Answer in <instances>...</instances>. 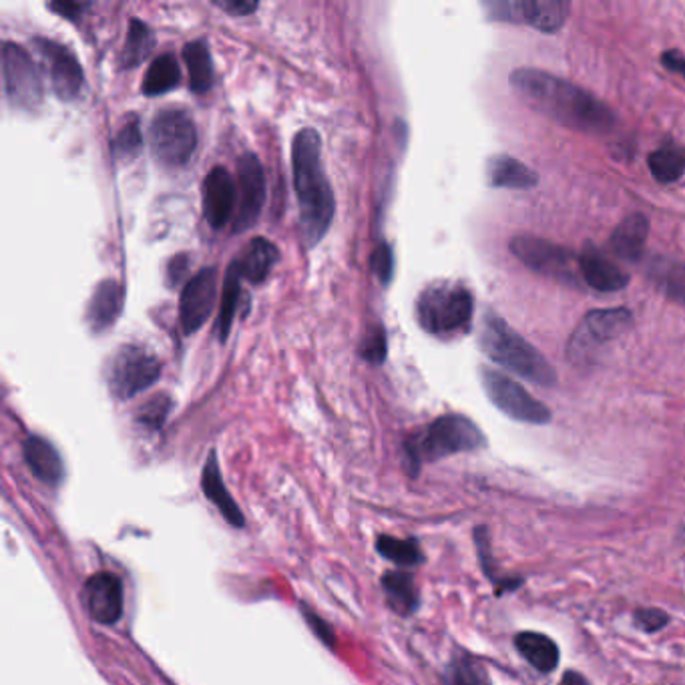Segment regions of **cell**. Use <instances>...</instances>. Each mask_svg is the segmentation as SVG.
Listing matches in <instances>:
<instances>
[{
	"instance_id": "f546056e",
	"label": "cell",
	"mask_w": 685,
	"mask_h": 685,
	"mask_svg": "<svg viewBox=\"0 0 685 685\" xmlns=\"http://www.w3.org/2000/svg\"><path fill=\"white\" fill-rule=\"evenodd\" d=\"M649 172L659 184H673L685 173V147L663 146L647 159Z\"/></svg>"
},
{
	"instance_id": "1f68e13d",
	"label": "cell",
	"mask_w": 685,
	"mask_h": 685,
	"mask_svg": "<svg viewBox=\"0 0 685 685\" xmlns=\"http://www.w3.org/2000/svg\"><path fill=\"white\" fill-rule=\"evenodd\" d=\"M151 47H153L151 28L147 27L146 23L133 18L127 30L125 47L121 51V66L133 68V66L141 65V61L149 54Z\"/></svg>"
},
{
	"instance_id": "83f0119b",
	"label": "cell",
	"mask_w": 685,
	"mask_h": 685,
	"mask_svg": "<svg viewBox=\"0 0 685 685\" xmlns=\"http://www.w3.org/2000/svg\"><path fill=\"white\" fill-rule=\"evenodd\" d=\"M184 61L189 73V85L194 91L203 95L213 85V65H211L210 47L205 40H191L184 49Z\"/></svg>"
},
{
	"instance_id": "ab89813d",
	"label": "cell",
	"mask_w": 685,
	"mask_h": 685,
	"mask_svg": "<svg viewBox=\"0 0 685 685\" xmlns=\"http://www.w3.org/2000/svg\"><path fill=\"white\" fill-rule=\"evenodd\" d=\"M635 621L644 632H658L663 625H668L670 618L658 609H642V611H637Z\"/></svg>"
},
{
	"instance_id": "7a4b0ae2",
	"label": "cell",
	"mask_w": 685,
	"mask_h": 685,
	"mask_svg": "<svg viewBox=\"0 0 685 685\" xmlns=\"http://www.w3.org/2000/svg\"><path fill=\"white\" fill-rule=\"evenodd\" d=\"M294 189L300 205L303 241L316 246L326 236L334 220L336 201L322 165V144L314 129L306 127L291 141Z\"/></svg>"
},
{
	"instance_id": "30bf717a",
	"label": "cell",
	"mask_w": 685,
	"mask_h": 685,
	"mask_svg": "<svg viewBox=\"0 0 685 685\" xmlns=\"http://www.w3.org/2000/svg\"><path fill=\"white\" fill-rule=\"evenodd\" d=\"M481 383L490 402L501 410L502 414L511 416L513 421L527 424H547L551 421V410L539 402L535 396L513 378L490 369H481Z\"/></svg>"
},
{
	"instance_id": "4fadbf2b",
	"label": "cell",
	"mask_w": 685,
	"mask_h": 685,
	"mask_svg": "<svg viewBox=\"0 0 685 685\" xmlns=\"http://www.w3.org/2000/svg\"><path fill=\"white\" fill-rule=\"evenodd\" d=\"M35 49L47 65L57 97L63 101H75L85 87V73L79 59L65 45H59L54 40L35 39Z\"/></svg>"
},
{
	"instance_id": "ac0fdd59",
	"label": "cell",
	"mask_w": 685,
	"mask_h": 685,
	"mask_svg": "<svg viewBox=\"0 0 685 685\" xmlns=\"http://www.w3.org/2000/svg\"><path fill=\"white\" fill-rule=\"evenodd\" d=\"M581 277L589 288L599 291H620L630 284V276L620 265L607 260L594 246H585L580 253Z\"/></svg>"
},
{
	"instance_id": "8d00e7d4",
	"label": "cell",
	"mask_w": 685,
	"mask_h": 685,
	"mask_svg": "<svg viewBox=\"0 0 685 685\" xmlns=\"http://www.w3.org/2000/svg\"><path fill=\"white\" fill-rule=\"evenodd\" d=\"M386 350H388V344H386V332L383 326H370L369 334L360 344V357L372 364H383Z\"/></svg>"
},
{
	"instance_id": "5bb4252c",
	"label": "cell",
	"mask_w": 685,
	"mask_h": 685,
	"mask_svg": "<svg viewBox=\"0 0 685 685\" xmlns=\"http://www.w3.org/2000/svg\"><path fill=\"white\" fill-rule=\"evenodd\" d=\"M217 296V270L203 267L185 284L179 300V322L185 334L198 332L210 317Z\"/></svg>"
},
{
	"instance_id": "2e32d148",
	"label": "cell",
	"mask_w": 685,
	"mask_h": 685,
	"mask_svg": "<svg viewBox=\"0 0 685 685\" xmlns=\"http://www.w3.org/2000/svg\"><path fill=\"white\" fill-rule=\"evenodd\" d=\"M85 609L92 621L101 625H113L123 615V585L113 573H97L85 583L83 589Z\"/></svg>"
},
{
	"instance_id": "603a6c76",
	"label": "cell",
	"mask_w": 685,
	"mask_h": 685,
	"mask_svg": "<svg viewBox=\"0 0 685 685\" xmlns=\"http://www.w3.org/2000/svg\"><path fill=\"white\" fill-rule=\"evenodd\" d=\"M647 234H649V224H647L646 215L633 213L615 227V232L609 238V248L621 260L637 262L642 260L646 250Z\"/></svg>"
},
{
	"instance_id": "6da1fadb",
	"label": "cell",
	"mask_w": 685,
	"mask_h": 685,
	"mask_svg": "<svg viewBox=\"0 0 685 685\" xmlns=\"http://www.w3.org/2000/svg\"><path fill=\"white\" fill-rule=\"evenodd\" d=\"M516 95L540 115L566 129L606 133L615 127V115L594 92L539 68H516L511 75Z\"/></svg>"
},
{
	"instance_id": "b9f144b4",
	"label": "cell",
	"mask_w": 685,
	"mask_h": 685,
	"mask_svg": "<svg viewBox=\"0 0 685 685\" xmlns=\"http://www.w3.org/2000/svg\"><path fill=\"white\" fill-rule=\"evenodd\" d=\"M187 258L185 256H175L170 265H167V284H170V288H175L179 282H182V277H184L185 272H187Z\"/></svg>"
},
{
	"instance_id": "7402d4cb",
	"label": "cell",
	"mask_w": 685,
	"mask_h": 685,
	"mask_svg": "<svg viewBox=\"0 0 685 685\" xmlns=\"http://www.w3.org/2000/svg\"><path fill=\"white\" fill-rule=\"evenodd\" d=\"M277 260H279V250L276 244H272L270 239L256 238L251 239L248 248L239 253L234 265L238 267L241 279L250 284H262L265 277L272 274Z\"/></svg>"
},
{
	"instance_id": "277c9868",
	"label": "cell",
	"mask_w": 685,
	"mask_h": 685,
	"mask_svg": "<svg viewBox=\"0 0 685 685\" xmlns=\"http://www.w3.org/2000/svg\"><path fill=\"white\" fill-rule=\"evenodd\" d=\"M487 445V438L475 422L462 414H447L431 422L424 431L410 436L404 445L407 466L416 475L422 462L447 459L461 452H475Z\"/></svg>"
},
{
	"instance_id": "74e56055",
	"label": "cell",
	"mask_w": 685,
	"mask_h": 685,
	"mask_svg": "<svg viewBox=\"0 0 685 685\" xmlns=\"http://www.w3.org/2000/svg\"><path fill=\"white\" fill-rule=\"evenodd\" d=\"M370 267H372L374 276L381 279L383 286L390 284L393 274H395V253H393V248L388 244H381L374 250L372 258H370Z\"/></svg>"
},
{
	"instance_id": "f6af8a7d",
	"label": "cell",
	"mask_w": 685,
	"mask_h": 685,
	"mask_svg": "<svg viewBox=\"0 0 685 685\" xmlns=\"http://www.w3.org/2000/svg\"><path fill=\"white\" fill-rule=\"evenodd\" d=\"M561 685H589L587 684V680L580 675V673L569 672L565 673V677H563V682Z\"/></svg>"
},
{
	"instance_id": "f35d334b",
	"label": "cell",
	"mask_w": 685,
	"mask_h": 685,
	"mask_svg": "<svg viewBox=\"0 0 685 685\" xmlns=\"http://www.w3.org/2000/svg\"><path fill=\"white\" fill-rule=\"evenodd\" d=\"M300 609H302L303 620L310 625V630L316 633L317 639L328 647H334V633L329 630L328 623L316 615L310 607L300 606Z\"/></svg>"
},
{
	"instance_id": "4316f807",
	"label": "cell",
	"mask_w": 685,
	"mask_h": 685,
	"mask_svg": "<svg viewBox=\"0 0 685 685\" xmlns=\"http://www.w3.org/2000/svg\"><path fill=\"white\" fill-rule=\"evenodd\" d=\"M647 276L668 298L685 306V264L672 258H653L647 264Z\"/></svg>"
},
{
	"instance_id": "4dcf8cb0",
	"label": "cell",
	"mask_w": 685,
	"mask_h": 685,
	"mask_svg": "<svg viewBox=\"0 0 685 685\" xmlns=\"http://www.w3.org/2000/svg\"><path fill=\"white\" fill-rule=\"evenodd\" d=\"M239 302H241V276H239L238 267L232 264L225 274L224 298H222V308L217 317V332H220L222 342H225L229 336Z\"/></svg>"
},
{
	"instance_id": "836d02e7",
	"label": "cell",
	"mask_w": 685,
	"mask_h": 685,
	"mask_svg": "<svg viewBox=\"0 0 685 685\" xmlns=\"http://www.w3.org/2000/svg\"><path fill=\"white\" fill-rule=\"evenodd\" d=\"M445 685H490V680L487 670L476 659L461 656L450 661Z\"/></svg>"
},
{
	"instance_id": "3957f363",
	"label": "cell",
	"mask_w": 685,
	"mask_h": 685,
	"mask_svg": "<svg viewBox=\"0 0 685 685\" xmlns=\"http://www.w3.org/2000/svg\"><path fill=\"white\" fill-rule=\"evenodd\" d=\"M478 346L495 364L543 388L557 384L553 366L539 350L516 334L501 316L487 314L478 332Z\"/></svg>"
},
{
	"instance_id": "44dd1931",
	"label": "cell",
	"mask_w": 685,
	"mask_h": 685,
	"mask_svg": "<svg viewBox=\"0 0 685 685\" xmlns=\"http://www.w3.org/2000/svg\"><path fill=\"white\" fill-rule=\"evenodd\" d=\"M201 488H203V495L217 507V511L222 513V516L229 525H234V527H244L246 525L244 514H241L238 505L234 501V497L229 495V490L224 485V478H222V473H220V464H217L215 452H210L208 461L203 464Z\"/></svg>"
},
{
	"instance_id": "7c38bea8",
	"label": "cell",
	"mask_w": 685,
	"mask_h": 685,
	"mask_svg": "<svg viewBox=\"0 0 685 685\" xmlns=\"http://www.w3.org/2000/svg\"><path fill=\"white\" fill-rule=\"evenodd\" d=\"M485 9L490 21L528 25L547 35L563 27L569 16V4L563 0H501L487 2Z\"/></svg>"
},
{
	"instance_id": "8fae6325",
	"label": "cell",
	"mask_w": 685,
	"mask_h": 685,
	"mask_svg": "<svg viewBox=\"0 0 685 685\" xmlns=\"http://www.w3.org/2000/svg\"><path fill=\"white\" fill-rule=\"evenodd\" d=\"M2 79L11 105L33 111L42 101V79L30 54L14 45H2Z\"/></svg>"
},
{
	"instance_id": "60d3db41",
	"label": "cell",
	"mask_w": 685,
	"mask_h": 685,
	"mask_svg": "<svg viewBox=\"0 0 685 685\" xmlns=\"http://www.w3.org/2000/svg\"><path fill=\"white\" fill-rule=\"evenodd\" d=\"M213 4L225 13L234 14V16H246L258 9V4L250 2V0H215Z\"/></svg>"
},
{
	"instance_id": "9a60e30c",
	"label": "cell",
	"mask_w": 685,
	"mask_h": 685,
	"mask_svg": "<svg viewBox=\"0 0 685 685\" xmlns=\"http://www.w3.org/2000/svg\"><path fill=\"white\" fill-rule=\"evenodd\" d=\"M239 210L236 232H246L260 217L265 203V173L260 159L246 153L239 159Z\"/></svg>"
},
{
	"instance_id": "7bdbcfd3",
	"label": "cell",
	"mask_w": 685,
	"mask_h": 685,
	"mask_svg": "<svg viewBox=\"0 0 685 685\" xmlns=\"http://www.w3.org/2000/svg\"><path fill=\"white\" fill-rule=\"evenodd\" d=\"M87 7L89 4H79V2H53L51 11L61 14V16H66V18H77Z\"/></svg>"
},
{
	"instance_id": "cb8c5ba5",
	"label": "cell",
	"mask_w": 685,
	"mask_h": 685,
	"mask_svg": "<svg viewBox=\"0 0 685 685\" xmlns=\"http://www.w3.org/2000/svg\"><path fill=\"white\" fill-rule=\"evenodd\" d=\"M487 177L488 184L502 189H531L539 184V175L511 155L488 159Z\"/></svg>"
},
{
	"instance_id": "ba28073f",
	"label": "cell",
	"mask_w": 685,
	"mask_h": 685,
	"mask_svg": "<svg viewBox=\"0 0 685 685\" xmlns=\"http://www.w3.org/2000/svg\"><path fill=\"white\" fill-rule=\"evenodd\" d=\"M633 316L627 308H609V310H594L581 320L580 326L573 332L566 354L575 364H585L595 352L623 336L632 328Z\"/></svg>"
},
{
	"instance_id": "d4e9b609",
	"label": "cell",
	"mask_w": 685,
	"mask_h": 685,
	"mask_svg": "<svg viewBox=\"0 0 685 685\" xmlns=\"http://www.w3.org/2000/svg\"><path fill=\"white\" fill-rule=\"evenodd\" d=\"M514 646L528 663L543 673H551L559 665V647L553 639L537 632H523L514 637Z\"/></svg>"
},
{
	"instance_id": "d590c367",
	"label": "cell",
	"mask_w": 685,
	"mask_h": 685,
	"mask_svg": "<svg viewBox=\"0 0 685 685\" xmlns=\"http://www.w3.org/2000/svg\"><path fill=\"white\" fill-rule=\"evenodd\" d=\"M173 409V398L165 393L151 396L146 404L137 412V422L149 431H161Z\"/></svg>"
},
{
	"instance_id": "f1b7e54d",
	"label": "cell",
	"mask_w": 685,
	"mask_h": 685,
	"mask_svg": "<svg viewBox=\"0 0 685 685\" xmlns=\"http://www.w3.org/2000/svg\"><path fill=\"white\" fill-rule=\"evenodd\" d=\"M179 79H182V73H179L175 57L170 53L161 54L147 68L144 92L147 97H158L175 89L179 85Z\"/></svg>"
},
{
	"instance_id": "e575fe53",
	"label": "cell",
	"mask_w": 685,
	"mask_h": 685,
	"mask_svg": "<svg viewBox=\"0 0 685 685\" xmlns=\"http://www.w3.org/2000/svg\"><path fill=\"white\" fill-rule=\"evenodd\" d=\"M144 149V133L139 120L132 117L121 127L113 139V155L117 159H133Z\"/></svg>"
},
{
	"instance_id": "8992f818",
	"label": "cell",
	"mask_w": 685,
	"mask_h": 685,
	"mask_svg": "<svg viewBox=\"0 0 685 685\" xmlns=\"http://www.w3.org/2000/svg\"><path fill=\"white\" fill-rule=\"evenodd\" d=\"M149 144L159 163L167 167L185 165L198 147L196 123L182 109H163L151 121Z\"/></svg>"
},
{
	"instance_id": "d6a6232c",
	"label": "cell",
	"mask_w": 685,
	"mask_h": 685,
	"mask_svg": "<svg viewBox=\"0 0 685 685\" xmlns=\"http://www.w3.org/2000/svg\"><path fill=\"white\" fill-rule=\"evenodd\" d=\"M376 551L383 555L384 559L393 561L402 569L421 565L422 559H424L416 540L396 539L390 535H383L381 539L376 540Z\"/></svg>"
},
{
	"instance_id": "e0dca14e",
	"label": "cell",
	"mask_w": 685,
	"mask_h": 685,
	"mask_svg": "<svg viewBox=\"0 0 685 685\" xmlns=\"http://www.w3.org/2000/svg\"><path fill=\"white\" fill-rule=\"evenodd\" d=\"M203 215L213 229L229 224L236 211L238 187L224 167H213L203 179Z\"/></svg>"
},
{
	"instance_id": "52a82bcc",
	"label": "cell",
	"mask_w": 685,
	"mask_h": 685,
	"mask_svg": "<svg viewBox=\"0 0 685 685\" xmlns=\"http://www.w3.org/2000/svg\"><path fill=\"white\" fill-rule=\"evenodd\" d=\"M161 364L144 346L125 344L113 354L107 366V384L111 395L120 400L146 393L149 386L158 383Z\"/></svg>"
},
{
	"instance_id": "9c48e42d",
	"label": "cell",
	"mask_w": 685,
	"mask_h": 685,
	"mask_svg": "<svg viewBox=\"0 0 685 685\" xmlns=\"http://www.w3.org/2000/svg\"><path fill=\"white\" fill-rule=\"evenodd\" d=\"M511 251L528 270L540 276L553 277L565 284H577V274H581L580 256L563 246L523 234L513 238Z\"/></svg>"
},
{
	"instance_id": "5b68a950",
	"label": "cell",
	"mask_w": 685,
	"mask_h": 685,
	"mask_svg": "<svg viewBox=\"0 0 685 685\" xmlns=\"http://www.w3.org/2000/svg\"><path fill=\"white\" fill-rule=\"evenodd\" d=\"M475 298L459 282H435L416 300V320L421 328L438 338L459 336L471 328Z\"/></svg>"
},
{
	"instance_id": "484cf974",
	"label": "cell",
	"mask_w": 685,
	"mask_h": 685,
	"mask_svg": "<svg viewBox=\"0 0 685 685\" xmlns=\"http://www.w3.org/2000/svg\"><path fill=\"white\" fill-rule=\"evenodd\" d=\"M383 589L386 601L398 615H410L419 607V589L414 577L407 571H390L383 577Z\"/></svg>"
},
{
	"instance_id": "ffe728a7",
	"label": "cell",
	"mask_w": 685,
	"mask_h": 685,
	"mask_svg": "<svg viewBox=\"0 0 685 685\" xmlns=\"http://www.w3.org/2000/svg\"><path fill=\"white\" fill-rule=\"evenodd\" d=\"M23 454H25V462L30 473L45 485H51V487L61 485L65 466H63L59 450L49 440H45L42 436H28L23 445Z\"/></svg>"
},
{
	"instance_id": "ee69618b",
	"label": "cell",
	"mask_w": 685,
	"mask_h": 685,
	"mask_svg": "<svg viewBox=\"0 0 685 685\" xmlns=\"http://www.w3.org/2000/svg\"><path fill=\"white\" fill-rule=\"evenodd\" d=\"M661 61H663V66H665V68H670L673 73H680V75H684L685 77L684 54H680L677 51H668V53H663Z\"/></svg>"
},
{
	"instance_id": "d6986e66",
	"label": "cell",
	"mask_w": 685,
	"mask_h": 685,
	"mask_svg": "<svg viewBox=\"0 0 685 685\" xmlns=\"http://www.w3.org/2000/svg\"><path fill=\"white\" fill-rule=\"evenodd\" d=\"M123 302H125V291L121 288L120 282L115 279L101 282L92 291L91 300L87 306V322L92 332H105L111 328L123 312Z\"/></svg>"
}]
</instances>
